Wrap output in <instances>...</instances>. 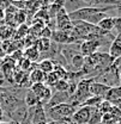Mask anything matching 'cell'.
Wrapping results in <instances>:
<instances>
[{"instance_id":"6da1fadb","label":"cell","mask_w":121,"mask_h":124,"mask_svg":"<svg viewBox=\"0 0 121 124\" xmlns=\"http://www.w3.org/2000/svg\"><path fill=\"white\" fill-rule=\"evenodd\" d=\"M93 82V79H88L84 78L78 81L74 93L70 97L68 104H71L74 108H80L89 98L91 97L90 94V85Z\"/></svg>"},{"instance_id":"7a4b0ae2","label":"cell","mask_w":121,"mask_h":124,"mask_svg":"<svg viewBox=\"0 0 121 124\" xmlns=\"http://www.w3.org/2000/svg\"><path fill=\"white\" fill-rule=\"evenodd\" d=\"M45 110L47 117H48V121L50 119L52 122H61V121L71 119V117L76 112L77 108L72 106L68 103H65V104L55 105L53 108H45Z\"/></svg>"},{"instance_id":"3957f363","label":"cell","mask_w":121,"mask_h":124,"mask_svg":"<svg viewBox=\"0 0 121 124\" xmlns=\"http://www.w3.org/2000/svg\"><path fill=\"white\" fill-rule=\"evenodd\" d=\"M28 119L30 124H48V117L46 113L45 106L38 104L34 108H28Z\"/></svg>"},{"instance_id":"277c9868","label":"cell","mask_w":121,"mask_h":124,"mask_svg":"<svg viewBox=\"0 0 121 124\" xmlns=\"http://www.w3.org/2000/svg\"><path fill=\"white\" fill-rule=\"evenodd\" d=\"M91 112H92V108L80 106V108H77L73 116L71 117V121L74 124H88L90 121Z\"/></svg>"},{"instance_id":"5b68a950","label":"cell","mask_w":121,"mask_h":124,"mask_svg":"<svg viewBox=\"0 0 121 124\" xmlns=\"http://www.w3.org/2000/svg\"><path fill=\"white\" fill-rule=\"evenodd\" d=\"M71 94L68 92H55L53 93L50 100L48 101V104L45 105V108H53L55 105H59V104H65V103H68V99H70Z\"/></svg>"},{"instance_id":"8992f818","label":"cell","mask_w":121,"mask_h":124,"mask_svg":"<svg viewBox=\"0 0 121 124\" xmlns=\"http://www.w3.org/2000/svg\"><path fill=\"white\" fill-rule=\"evenodd\" d=\"M110 87H108L107 85H103L101 82H97V81H93L90 85V94L91 97H100V98H103L106 97L107 92L109 91Z\"/></svg>"},{"instance_id":"52a82bcc","label":"cell","mask_w":121,"mask_h":124,"mask_svg":"<svg viewBox=\"0 0 121 124\" xmlns=\"http://www.w3.org/2000/svg\"><path fill=\"white\" fill-rule=\"evenodd\" d=\"M108 54L114 61L121 57V36H116L114 41L110 43Z\"/></svg>"},{"instance_id":"ba28073f","label":"cell","mask_w":121,"mask_h":124,"mask_svg":"<svg viewBox=\"0 0 121 124\" xmlns=\"http://www.w3.org/2000/svg\"><path fill=\"white\" fill-rule=\"evenodd\" d=\"M23 55H24V57H25L27 60H29V61L32 62V63H37V62L40 61V56H41L40 51L37 50V48L35 46L25 48V49L23 50Z\"/></svg>"},{"instance_id":"9c48e42d","label":"cell","mask_w":121,"mask_h":124,"mask_svg":"<svg viewBox=\"0 0 121 124\" xmlns=\"http://www.w3.org/2000/svg\"><path fill=\"white\" fill-rule=\"evenodd\" d=\"M23 101H24L25 106H27L28 108H34V106H36V105L41 104V103H40V99H38V97H37L35 93L32 92L30 88H29V90H27V92L24 93Z\"/></svg>"},{"instance_id":"30bf717a","label":"cell","mask_w":121,"mask_h":124,"mask_svg":"<svg viewBox=\"0 0 121 124\" xmlns=\"http://www.w3.org/2000/svg\"><path fill=\"white\" fill-rule=\"evenodd\" d=\"M121 99V85L116 86V87H110L109 91L107 92L106 97H104V100L107 101H110L112 104L120 100Z\"/></svg>"},{"instance_id":"8fae6325","label":"cell","mask_w":121,"mask_h":124,"mask_svg":"<svg viewBox=\"0 0 121 124\" xmlns=\"http://www.w3.org/2000/svg\"><path fill=\"white\" fill-rule=\"evenodd\" d=\"M46 75L42 70H40L38 68H35L32 69L30 73H29V80H30V84H45L46 80Z\"/></svg>"},{"instance_id":"7c38bea8","label":"cell","mask_w":121,"mask_h":124,"mask_svg":"<svg viewBox=\"0 0 121 124\" xmlns=\"http://www.w3.org/2000/svg\"><path fill=\"white\" fill-rule=\"evenodd\" d=\"M84 62H85V57L80 53H77L76 55L72 57L71 62H70V66L73 67L72 72H80L83 69V67H84Z\"/></svg>"},{"instance_id":"4fadbf2b","label":"cell","mask_w":121,"mask_h":124,"mask_svg":"<svg viewBox=\"0 0 121 124\" xmlns=\"http://www.w3.org/2000/svg\"><path fill=\"white\" fill-rule=\"evenodd\" d=\"M50 46H52V41L50 39H47V38H41L38 37L35 42V46L37 48V50L40 51V54H46L49 51L50 49Z\"/></svg>"},{"instance_id":"5bb4252c","label":"cell","mask_w":121,"mask_h":124,"mask_svg":"<svg viewBox=\"0 0 121 124\" xmlns=\"http://www.w3.org/2000/svg\"><path fill=\"white\" fill-rule=\"evenodd\" d=\"M97 26L102 31L110 33L112 31L114 30V17H110V16L106 17L104 19H102V20L97 24Z\"/></svg>"},{"instance_id":"9a60e30c","label":"cell","mask_w":121,"mask_h":124,"mask_svg":"<svg viewBox=\"0 0 121 124\" xmlns=\"http://www.w3.org/2000/svg\"><path fill=\"white\" fill-rule=\"evenodd\" d=\"M54 67H55V63L52 61V60H41V61L37 62V68L40 70H42L45 74H49L54 70Z\"/></svg>"},{"instance_id":"2e32d148","label":"cell","mask_w":121,"mask_h":124,"mask_svg":"<svg viewBox=\"0 0 121 124\" xmlns=\"http://www.w3.org/2000/svg\"><path fill=\"white\" fill-rule=\"evenodd\" d=\"M29 35V26L27 24H22L18 26V29L15 31V38L16 39H24Z\"/></svg>"},{"instance_id":"e0dca14e","label":"cell","mask_w":121,"mask_h":124,"mask_svg":"<svg viewBox=\"0 0 121 124\" xmlns=\"http://www.w3.org/2000/svg\"><path fill=\"white\" fill-rule=\"evenodd\" d=\"M55 75L59 78V80H67L68 78V70L64 67V66H60V64H55L54 67V70Z\"/></svg>"},{"instance_id":"ac0fdd59","label":"cell","mask_w":121,"mask_h":124,"mask_svg":"<svg viewBox=\"0 0 121 124\" xmlns=\"http://www.w3.org/2000/svg\"><path fill=\"white\" fill-rule=\"evenodd\" d=\"M102 117L103 115L98 111L97 108H92V112L90 116V121L88 124H101L102 123Z\"/></svg>"},{"instance_id":"d6986e66","label":"cell","mask_w":121,"mask_h":124,"mask_svg":"<svg viewBox=\"0 0 121 124\" xmlns=\"http://www.w3.org/2000/svg\"><path fill=\"white\" fill-rule=\"evenodd\" d=\"M68 88H70V81L67 80H59L54 85L55 92H68Z\"/></svg>"},{"instance_id":"ffe728a7","label":"cell","mask_w":121,"mask_h":124,"mask_svg":"<svg viewBox=\"0 0 121 124\" xmlns=\"http://www.w3.org/2000/svg\"><path fill=\"white\" fill-rule=\"evenodd\" d=\"M103 101V98L100 97H90L82 106H89V108H98V105Z\"/></svg>"},{"instance_id":"44dd1931","label":"cell","mask_w":121,"mask_h":124,"mask_svg":"<svg viewBox=\"0 0 121 124\" xmlns=\"http://www.w3.org/2000/svg\"><path fill=\"white\" fill-rule=\"evenodd\" d=\"M58 81H59V78L55 75V73H54V72H52V73H49V74H47V75H46L45 85L46 86H48V87H50V86H53V87H54V85H55Z\"/></svg>"},{"instance_id":"7402d4cb","label":"cell","mask_w":121,"mask_h":124,"mask_svg":"<svg viewBox=\"0 0 121 124\" xmlns=\"http://www.w3.org/2000/svg\"><path fill=\"white\" fill-rule=\"evenodd\" d=\"M112 108H113V104L110 103V101H107V100H104L103 99V101L98 105V111L102 113V115H106V113H109V111L112 110Z\"/></svg>"},{"instance_id":"603a6c76","label":"cell","mask_w":121,"mask_h":124,"mask_svg":"<svg viewBox=\"0 0 121 124\" xmlns=\"http://www.w3.org/2000/svg\"><path fill=\"white\" fill-rule=\"evenodd\" d=\"M47 87L45 84H32L30 87V90L32 91V92L35 93L38 98H40V95L43 93V91H45V88Z\"/></svg>"},{"instance_id":"cb8c5ba5","label":"cell","mask_w":121,"mask_h":124,"mask_svg":"<svg viewBox=\"0 0 121 124\" xmlns=\"http://www.w3.org/2000/svg\"><path fill=\"white\" fill-rule=\"evenodd\" d=\"M13 19H15V23L18 24V26H19V25L24 24V22L27 19V15H25L24 11H17V13L13 17Z\"/></svg>"},{"instance_id":"d4e9b609","label":"cell","mask_w":121,"mask_h":124,"mask_svg":"<svg viewBox=\"0 0 121 124\" xmlns=\"http://www.w3.org/2000/svg\"><path fill=\"white\" fill-rule=\"evenodd\" d=\"M109 115L115 119V121H120L121 119V108H118V106H115V105H113V108H112V110L109 111Z\"/></svg>"},{"instance_id":"484cf974","label":"cell","mask_w":121,"mask_h":124,"mask_svg":"<svg viewBox=\"0 0 121 124\" xmlns=\"http://www.w3.org/2000/svg\"><path fill=\"white\" fill-rule=\"evenodd\" d=\"M114 30L116 32L115 36H121V16L114 17Z\"/></svg>"},{"instance_id":"4316f807","label":"cell","mask_w":121,"mask_h":124,"mask_svg":"<svg viewBox=\"0 0 121 124\" xmlns=\"http://www.w3.org/2000/svg\"><path fill=\"white\" fill-rule=\"evenodd\" d=\"M52 33H53V31L50 30V28H48V26H45L42 31L40 32V36L38 37H41V38H47V39H50L52 38Z\"/></svg>"},{"instance_id":"83f0119b","label":"cell","mask_w":121,"mask_h":124,"mask_svg":"<svg viewBox=\"0 0 121 124\" xmlns=\"http://www.w3.org/2000/svg\"><path fill=\"white\" fill-rule=\"evenodd\" d=\"M4 18H5V10H2V8L0 7V20L4 19Z\"/></svg>"},{"instance_id":"f1b7e54d","label":"cell","mask_w":121,"mask_h":124,"mask_svg":"<svg viewBox=\"0 0 121 124\" xmlns=\"http://www.w3.org/2000/svg\"><path fill=\"white\" fill-rule=\"evenodd\" d=\"M4 117V111L2 110H0V122H1V118Z\"/></svg>"},{"instance_id":"f546056e","label":"cell","mask_w":121,"mask_h":124,"mask_svg":"<svg viewBox=\"0 0 121 124\" xmlns=\"http://www.w3.org/2000/svg\"><path fill=\"white\" fill-rule=\"evenodd\" d=\"M119 80H120V85H121V72H120V75H119Z\"/></svg>"},{"instance_id":"4dcf8cb0","label":"cell","mask_w":121,"mask_h":124,"mask_svg":"<svg viewBox=\"0 0 121 124\" xmlns=\"http://www.w3.org/2000/svg\"><path fill=\"white\" fill-rule=\"evenodd\" d=\"M0 124H9L7 122H0Z\"/></svg>"},{"instance_id":"1f68e13d","label":"cell","mask_w":121,"mask_h":124,"mask_svg":"<svg viewBox=\"0 0 121 124\" xmlns=\"http://www.w3.org/2000/svg\"><path fill=\"white\" fill-rule=\"evenodd\" d=\"M118 124H121V119H120V121H119V122H118Z\"/></svg>"},{"instance_id":"d6a6232c","label":"cell","mask_w":121,"mask_h":124,"mask_svg":"<svg viewBox=\"0 0 121 124\" xmlns=\"http://www.w3.org/2000/svg\"><path fill=\"white\" fill-rule=\"evenodd\" d=\"M0 110H2V108H1V103H0Z\"/></svg>"},{"instance_id":"836d02e7","label":"cell","mask_w":121,"mask_h":124,"mask_svg":"<svg viewBox=\"0 0 121 124\" xmlns=\"http://www.w3.org/2000/svg\"><path fill=\"white\" fill-rule=\"evenodd\" d=\"M120 8H121V6H120Z\"/></svg>"}]
</instances>
